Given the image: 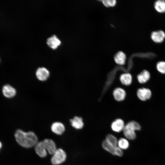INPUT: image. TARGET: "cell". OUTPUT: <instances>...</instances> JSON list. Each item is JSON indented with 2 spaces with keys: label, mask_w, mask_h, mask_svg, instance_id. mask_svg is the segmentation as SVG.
<instances>
[{
  "label": "cell",
  "mask_w": 165,
  "mask_h": 165,
  "mask_svg": "<svg viewBox=\"0 0 165 165\" xmlns=\"http://www.w3.org/2000/svg\"><path fill=\"white\" fill-rule=\"evenodd\" d=\"M125 126L123 121L120 119H118L112 122L111 128L113 131L119 133L123 131Z\"/></svg>",
  "instance_id": "cell-13"
},
{
  "label": "cell",
  "mask_w": 165,
  "mask_h": 165,
  "mask_svg": "<svg viewBox=\"0 0 165 165\" xmlns=\"http://www.w3.org/2000/svg\"><path fill=\"white\" fill-rule=\"evenodd\" d=\"M120 80L122 84L128 86L132 82V77L130 74L128 73H124L120 75Z\"/></svg>",
  "instance_id": "cell-19"
},
{
  "label": "cell",
  "mask_w": 165,
  "mask_h": 165,
  "mask_svg": "<svg viewBox=\"0 0 165 165\" xmlns=\"http://www.w3.org/2000/svg\"><path fill=\"white\" fill-rule=\"evenodd\" d=\"M52 132L58 135H61L65 131V128L64 125L60 122L53 123L51 126Z\"/></svg>",
  "instance_id": "cell-10"
},
{
  "label": "cell",
  "mask_w": 165,
  "mask_h": 165,
  "mask_svg": "<svg viewBox=\"0 0 165 165\" xmlns=\"http://www.w3.org/2000/svg\"><path fill=\"white\" fill-rule=\"evenodd\" d=\"M102 146L105 150L114 155L122 156L123 155V150L118 146H115L109 144L105 139L102 141Z\"/></svg>",
  "instance_id": "cell-4"
},
{
  "label": "cell",
  "mask_w": 165,
  "mask_h": 165,
  "mask_svg": "<svg viewBox=\"0 0 165 165\" xmlns=\"http://www.w3.org/2000/svg\"><path fill=\"white\" fill-rule=\"evenodd\" d=\"M137 95L138 98L140 100L145 101L151 98L152 96V92L149 88L142 87L138 89Z\"/></svg>",
  "instance_id": "cell-5"
},
{
  "label": "cell",
  "mask_w": 165,
  "mask_h": 165,
  "mask_svg": "<svg viewBox=\"0 0 165 165\" xmlns=\"http://www.w3.org/2000/svg\"><path fill=\"white\" fill-rule=\"evenodd\" d=\"M47 152L52 155L57 149L54 141L50 139H45L43 140Z\"/></svg>",
  "instance_id": "cell-12"
},
{
  "label": "cell",
  "mask_w": 165,
  "mask_h": 165,
  "mask_svg": "<svg viewBox=\"0 0 165 165\" xmlns=\"http://www.w3.org/2000/svg\"><path fill=\"white\" fill-rule=\"evenodd\" d=\"M2 93L6 98H11L14 97L16 94V90L13 87L9 84H6L2 88Z\"/></svg>",
  "instance_id": "cell-7"
},
{
  "label": "cell",
  "mask_w": 165,
  "mask_h": 165,
  "mask_svg": "<svg viewBox=\"0 0 165 165\" xmlns=\"http://www.w3.org/2000/svg\"><path fill=\"white\" fill-rule=\"evenodd\" d=\"M104 5L106 7L113 6L116 3L115 0H104L102 1Z\"/></svg>",
  "instance_id": "cell-23"
},
{
  "label": "cell",
  "mask_w": 165,
  "mask_h": 165,
  "mask_svg": "<svg viewBox=\"0 0 165 165\" xmlns=\"http://www.w3.org/2000/svg\"><path fill=\"white\" fill-rule=\"evenodd\" d=\"M66 158V154L63 149L57 148L52 155L51 162L53 165H59L64 162Z\"/></svg>",
  "instance_id": "cell-3"
},
{
  "label": "cell",
  "mask_w": 165,
  "mask_h": 165,
  "mask_svg": "<svg viewBox=\"0 0 165 165\" xmlns=\"http://www.w3.org/2000/svg\"><path fill=\"white\" fill-rule=\"evenodd\" d=\"M129 145V142L126 138H122L118 141V146L122 150L127 149Z\"/></svg>",
  "instance_id": "cell-20"
},
{
  "label": "cell",
  "mask_w": 165,
  "mask_h": 165,
  "mask_svg": "<svg viewBox=\"0 0 165 165\" xmlns=\"http://www.w3.org/2000/svg\"><path fill=\"white\" fill-rule=\"evenodd\" d=\"M141 129V126L140 124L136 121H132L125 125L123 132L124 136L127 139L133 140L136 138L135 131L140 130Z\"/></svg>",
  "instance_id": "cell-2"
},
{
  "label": "cell",
  "mask_w": 165,
  "mask_h": 165,
  "mask_svg": "<svg viewBox=\"0 0 165 165\" xmlns=\"http://www.w3.org/2000/svg\"><path fill=\"white\" fill-rule=\"evenodd\" d=\"M151 38L156 43H161L165 39V32L162 30L153 31L151 34Z\"/></svg>",
  "instance_id": "cell-8"
},
{
  "label": "cell",
  "mask_w": 165,
  "mask_h": 165,
  "mask_svg": "<svg viewBox=\"0 0 165 165\" xmlns=\"http://www.w3.org/2000/svg\"><path fill=\"white\" fill-rule=\"evenodd\" d=\"M72 126L74 128L79 130L82 129L84 126L82 118L80 117L75 116L70 120Z\"/></svg>",
  "instance_id": "cell-16"
},
{
  "label": "cell",
  "mask_w": 165,
  "mask_h": 165,
  "mask_svg": "<svg viewBox=\"0 0 165 165\" xmlns=\"http://www.w3.org/2000/svg\"><path fill=\"white\" fill-rule=\"evenodd\" d=\"M151 74L149 72L146 70H142L137 76V79L139 82L144 84L147 82L150 79Z\"/></svg>",
  "instance_id": "cell-14"
},
{
  "label": "cell",
  "mask_w": 165,
  "mask_h": 165,
  "mask_svg": "<svg viewBox=\"0 0 165 165\" xmlns=\"http://www.w3.org/2000/svg\"><path fill=\"white\" fill-rule=\"evenodd\" d=\"M46 43L51 48L55 49L60 45L61 41L56 35H53L47 38Z\"/></svg>",
  "instance_id": "cell-11"
},
{
  "label": "cell",
  "mask_w": 165,
  "mask_h": 165,
  "mask_svg": "<svg viewBox=\"0 0 165 165\" xmlns=\"http://www.w3.org/2000/svg\"><path fill=\"white\" fill-rule=\"evenodd\" d=\"M2 147V144L1 142L0 141V149Z\"/></svg>",
  "instance_id": "cell-24"
},
{
  "label": "cell",
  "mask_w": 165,
  "mask_h": 165,
  "mask_svg": "<svg viewBox=\"0 0 165 165\" xmlns=\"http://www.w3.org/2000/svg\"><path fill=\"white\" fill-rule=\"evenodd\" d=\"M156 68L159 73L165 74V61H160L157 62L156 65Z\"/></svg>",
  "instance_id": "cell-22"
},
{
  "label": "cell",
  "mask_w": 165,
  "mask_h": 165,
  "mask_svg": "<svg viewBox=\"0 0 165 165\" xmlns=\"http://www.w3.org/2000/svg\"><path fill=\"white\" fill-rule=\"evenodd\" d=\"M114 58L116 63L119 65H123L125 63L126 57L123 52L120 51L116 54Z\"/></svg>",
  "instance_id": "cell-18"
},
{
  "label": "cell",
  "mask_w": 165,
  "mask_h": 165,
  "mask_svg": "<svg viewBox=\"0 0 165 165\" xmlns=\"http://www.w3.org/2000/svg\"><path fill=\"white\" fill-rule=\"evenodd\" d=\"M156 11L160 13H165V0H155L154 4Z\"/></svg>",
  "instance_id": "cell-17"
},
{
  "label": "cell",
  "mask_w": 165,
  "mask_h": 165,
  "mask_svg": "<svg viewBox=\"0 0 165 165\" xmlns=\"http://www.w3.org/2000/svg\"><path fill=\"white\" fill-rule=\"evenodd\" d=\"M16 140L21 146L26 148L34 147L38 141V138L33 132H25L20 129L16 130L14 134Z\"/></svg>",
  "instance_id": "cell-1"
},
{
  "label": "cell",
  "mask_w": 165,
  "mask_h": 165,
  "mask_svg": "<svg viewBox=\"0 0 165 165\" xmlns=\"http://www.w3.org/2000/svg\"><path fill=\"white\" fill-rule=\"evenodd\" d=\"M113 95L116 101H121L123 100L125 98L126 93L123 89L121 88H117L114 90Z\"/></svg>",
  "instance_id": "cell-15"
},
{
  "label": "cell",
  "mask_w": 165,
  "mask_h": 165,
  "mask_svg": "<svg viewBox=\"0 0 165 165\" xmlns=\"http://www.w3.org/2000/svg\"><path fill=\"white\" fill-rule=\"evenodd\" d=\"M34 147L35 152L39 156L42 158L46 156L47 152L43 141L38 142Z\"/></svg>",
  "instance_id": "cell-9"
},
{
  "label": "cell",
  "mask_w": 165,
  "mask_h": 165,
  "mask_svg": "<svg viewBox=\"0 0 165 165\" xmlns=\"http://www.w3.org/2000/svg\"><path fill=\"white\" fill-rule=\"evenodd\" d=\"M49 70L44 67L38 68L36 70L35 75L37 79L41 81L47 80L50 76Z\"/></svg>",
  "instance_id": "cell-6"
},
{
  "label": "cell",
  "mask_w": 165,
  "mask_h": 165,
  "mask_svg": "<svg viewBox=\"0 0 165 165\" xmlns=\"http://www.w3.org/2000/svg\"><path fill=\"white\" fill-rule=\"evenodd\" d=\"M105 140L109 144L115 146H118V141L117 138L112 134H107Z\"/></svg>",
  "instance_id": "cell-21"
}]
</instances>
